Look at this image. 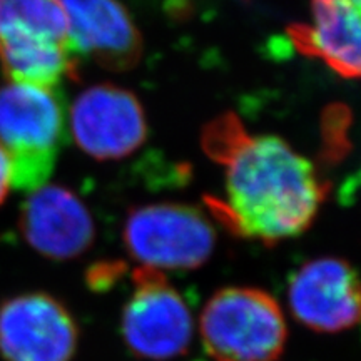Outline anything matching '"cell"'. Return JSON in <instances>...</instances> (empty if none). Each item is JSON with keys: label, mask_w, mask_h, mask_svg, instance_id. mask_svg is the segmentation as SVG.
Returning <instances> with one entry per match:
<instances>
[{"label": "cell", "mask_w": 361, "mask_h": 361, "mask_svg": "<svg viewBox=\"0 0 361 361\" xmlns=\"http://www.w3.org/2000/svg\"><path fill=\"white\" fill-rule=\"evenodd\" d=\"M121 335L133 355L169 361L189 350L192 313L162 271L139 266L133 271V293L121 314Z\"/></svg>", "instance_id": "cell-6"}, {"label": "cell", "mask_w": 361, "mask_h": 361, "mask_svg": "<svg viewBox=\"0 0 361 361\" xmlns=\"http://www.w3.org/2000/svg\"><path fill=\"white\" fill-rule=\"evenodd\" d=\"M79 328L62 301L24 293L0 305V356L6 361H72Z\"/></svg>", "instance_id": "cell-7"}, {"label": "cell", "mask_w": 361, "mask_h": 361, "mask_svg": "<svg viewBox=\"0 0 361 361\" xmlns=\"http://www.w3.org/2000/svg\"><path fill=\"white\" fill-rule=\"evenodd\" d=\"M19 226L27 245L57 261L79 258L96 239L90 211L71 189L57 184H44L29 192Z\"/></svg>", "instance_id": "cell-10"}, {"label": "cell", "mask_w": 361, "mask_h": 361, "mask_svg": "<svg viewBox=\"0 0 361 361\" xmlns=\"http://www.w3.org/2000/svg\"><path fill=\"white\" fill-rule=\"evenodd\" d=\"M12 189V166L8 154L0 144V204H4L7 200L8 192Z\"/></svg>", "instance_id": "cell-14"}, {"label": "cell", "mask_w": 361, "mask_h": 361, "mask_svg": "<svg viewBox=\"0 0 361 361\" xmlns=\"http://www.w3.org/2000/svg\"><path fill=\"white\" fill-rule=\"evenodd\" d=\"M0 66L12 82L40 87L75 78L79 61L59 0H0Z\"/></svg>", "instance_id": "cell-3"}, {"label": "cell", "mask_w": 361, "mask_h": 361, "mask_svg": "<svg viewBox=\"0 0 361 361\" xmlns=\"http://www.w3.org/2000/svg\"><path fill=\"white\" fill-rule=\"evenodd\" d=\"M201 142L226 174V197L207 206L233 234L276 245L313 224L329 186L284 139L251 135L226 112L206 126Z\"/></svg>", "instance_id": "cell-1"}, {"label": "cell", "mask_w": 361, "mask_h": 361, "mask_svg": "<svg viewBox=\"0 0 361 361\" xmlns=\"http://www.w3.org/2000/svg\"><path fill=\"white\" fill-rule=\"evenodd\" d=\"M123 239L126 250L141 266L157 271H191L213 256L216 231L197 207L157 202L130 211Z\"/></svg>", "instance_id": "cell-5"}, {"label": "cell", "mask_w": 361, "mask_h": 361, "mask_svg": "<svg viewBox=\"0 0 361 361\" xmlns=\"http://www.w3.org/2000/svg\"><path fill=\"white\" fill-rule=\"evenodd\" d=\"M69 133L87 156L117 161L142 146L147 124L141 102L130 90L97 84L82 90L72 102Z\"/></svg>", "instance_id": "cell-8"}, {"label": "cell", "mask_w": 361, "mask_h": 361, "mask_svg": "<svg viewBox=\"0 0 361 361\" xmlns=\"http://www.w3.org/2000/svg\"><path fill=\"white\" fill-rule=\"evenodd\" d=\"M326 121V129H324V142H326V151L329 156H343L346 152L348 146V139H346V129H348L350 117L348 111L345 107H335L329 111V114L324 116Z\"/></svg>", "instance_id": "cell-13"}, {"label": "cell", "mask_w": 361, "mask_h": 361, "mask_svg": "<svg viewBox=\"0 0 361 361\" xmlns=\"http://www.w3.org/2000/svg\"><path fill=\"white\" fill-rule=\"evenodd\" d=\"M66 141V114L54 87L0 85V144L12 166V188L32 192L56 168Z\"/></svg>", "instance_id": "cell-2"}, {"label": "cell", "mask_w": 361, "mask_h": 361, "mask_svg": "<svg viewBox=\"0 0 361 361\" xmlns=\"http://www.w3.org/2000/svg\"><path fill=\"white\" fill-rule=\"evenodd\" d=\"M200 333L214 361H276L286 346L288 324L269 293L229 286L207 300Z\"/></svg>", "instance_id": "cell-4"}, {"label": "cell", "mask_w": 361, "mask_h": 361, "mask_svg": "<svg viewBox=\"0 0 361 361\" xmlns=\"http://www.w3.org/2000/svg\"><path fill=\"white\" fill-rule=\"evenodd\" d=\"M291 314L311 331L335 335L360 319L358 276L348 261L333 256L311 259L288 286Z\"/></svg>", "instance_id": "cell-9"}, {"label": "cell", "mask_w": 361, "mask_h": 361, "mask_svg": "<svg viewBox=\"0 0 361 361\" xmlns=\"http://www.w3.org/2000/svg\"><path fill=\"white\" fill-rule=\"evenodd\" d=\"M67 19V40L75 57L85 56L109 71H128L142 54V39L117 0H59Z\"/></svg>", "instance_id": "cell-11"}, {"label": "cell", "mask_w": 361, "mask_h": 361, "mask_svg": "<svg viewBox=\"0 0 361 361\" xmlns=\"http://www.w3.org/2000/svg\"><path fill=\"white\" fill-rule=\"evenodd\" d=\"M361 0H311V24L290 27L298 52L323 61L345 79L360 75Z\"/></svg>", "instance_id": "cell-12"}]
</instances>
